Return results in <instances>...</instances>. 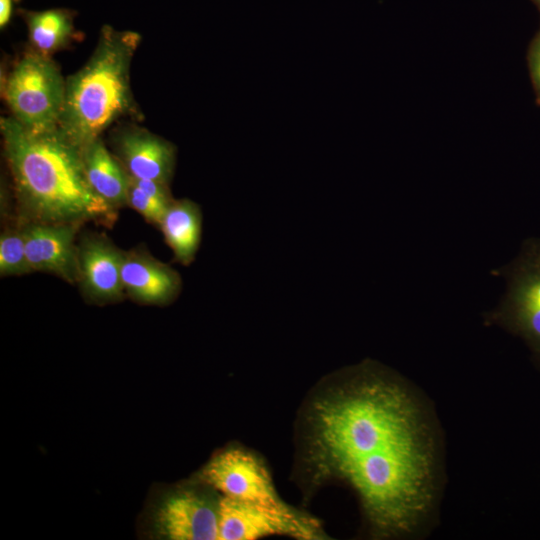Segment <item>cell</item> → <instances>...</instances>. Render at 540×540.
<instances>
[{
  "instance_id": "obj_1",
  "label": "cell",
  "mask_w": 540,
  "mask_h": 540,
  "mask_svg": "<svg viewBox=\"0 0 540 540\" xmlns=\"http://www.w3.org/2000/svg\"><path fill=\"white\" fill-rule=\"evenodd\" d=\"M301 424V463L313 486L348 484L374 536L423 528L438 498L439 441L430 410L406 381L364 361L320 385Z\"/></svg>"
},
{
  "instance_id": "obj_2",
  "label": "cell",
  "mask_w": 540,
  "mask_h": 540,
  "mask_svg": "<svg viewBox=\"0 0 540 540\" xmlns=\"http://www.w3.org/2000/svg\"><path fill=\"white\" fill-rule=\"evenodd\" d=\"M0 129L19 223L94 222L110 227L116 222L117 210L87 181L81 149L59 128L34 132L11 116L0 119Z\"/></svg>"
},
{
  "instance_id": "obj_3",
  "label": "cell",
  "mask_w": 540,
  "mask_h": 540,
  "mask_svg": "<svg viewBox=\"0 0 540 540\" xmlns=\"http://www.w3.org/2000/svg\"><path fill=\"white\" fill-rule=\"evenodd\" d=\"M141 35L101 28L84 66L66 78L59 130L78 148L91 143L120 119L139 117L130 84V67Z\"/></svg>"
},
{
  "instance_id": "obj_4",
  "label": "cell",
  "mask_w": 540,
  "mask_h": 540,
  "mask_svg": "<svg viewBox=\"0 0 540 540\" xmlns=\"http://www.w3.org/2000/svg\"><path fill=\"white\" fill-rule=\"evenodd\" d=\"M65 91L66 79L52 57L32 49L15 63L3 90L12 117L34 132L58 128Z\"/></svg>"
},
{
  "instance_id": "obj_5",
  "label": "cell",
  "mask_w": 540,
  "mask_h": 540,
  "mask_svg": "<svg viewBox=\"0 0 540 540\" xmlns=\"http://www.w3.org/2000/svg\"><path fill=\"white\" fill-rule=\"evenodd\" d=\"M493 274L507 279V292L486 322L522 338L540 365V238L526 239L518 256Z\"/></svg>"
},
{
  "instance_id": "obj_6",
  "label": "cell",
  "mask_w": 540,
  "mask_h": 540,
  "mask_svg": "<svg viewBox=\"0 0 540 540\" xmlns=\"http://www.w3.org/2000/svg\"><path fill=\"white\" fill-rule=\"evenodd\" d=\"M220 498L199 480L167 491L152 509L156 535L170 540L219 539Z\"/></svg>"
},
{
  "instance_id": "obj_7",
  "label": "cell",
  "mask_w": 540,
  "mask_h": 540,
  "mask_svg": "<svg viewBox=\"0 0 540 540\" xmlns=\"http://www.w3.org/2000/svg\"><path fill=\"white\" fill-rule=\"evenodd\" d=\"M219 539L254 540L265 536H289L301 540L324 538L315 518L285 505H254L221 495Z\"/></svg>"
},
{
  "instance_id": "obj_8",
  "label": "cell",
  "mask_w": 540,
  "mask_h": 540,
  "mask_svg": "<svg viewBox=\"0 0 540 540\" xmlns=\"http://www.w3.org/2000/svg\"><path fill=\"white\" fill-rule=\"evenodd\" d=\"M198 480L222 496L245 503L267 507L287 505L275 490L261 458L242 447L217 452L199 472Z\"/></svg>"
},
{
  "instance_id": "obj_9",
  "label": "cell",
  "mask_w": 540,
  "mask_h": 540,
  "mask_svg": "<svg viewBox=\"0 0 540 540\" xmlns=\"http://www.w3.org/2000/svg\"><path fill=\"white\" fill-rule=\"evenodd\" d=\"M78 246V282L86 301L105 305L122 301L121 268L124 251L102 233L81 235Z\"/></svg>"
},
{
  "instance_id": "obj_10",
  "label": "cell",
  "mask_w": 540,
  "mask_h": 540,
  "mask_svg": "<svg viewBox=\"0 0 540 540\" xmlns=\"http://www.w3.org/2000/svg\"><path fill=\"white\" fill-rule=\"evenodd\" d=\"M19 223V222H18ZM32 272H47L67 283L78 282L77 224L19 223Z\"/></svg>"
},
{
  "instance_id": "obj_11",
  "label": "cell",
  "mask_w": 540,
  "mask_h": 540,
  "mask_svg": "<svg viewBox=\"0 0 540 540\" xmlns=\"http://www.w3.org/2000/svg\"><path fill=\"white\" fill-rule=\"evenodd\" d=\"M112 148L130 177L169 185L176 161V149L169 141L145 128L129 125L113 133Z\"/></svg>"
},
{
  "instance_id": "obj_12",
  "label": "cell",
  "mask_w": 540,
  "mask_h": 540,
  "mask_svg": "<svg viewBox=\"0 0 540 540\" xmlns=\"http://www.w3.org/2000/svg\"><path fill=\"white\" fill-rule=\"evenodd\" d=\"M121 279L126 296L143 305L166 306L182 290L180 274L140 246L124 251Z\"/></svg>"
},
{
  "instance_id": "obj_13",
  "label": "cell",
  "mask_w": 540,
  "mask_h": 540,
  "mask_svg": "<svg viewBox=\"0 0 540 540\" xmlns=\"http://www.w3.org/2000/svg\"><path fill=\"white\" fill-rule=\"evenodd\" d=\"M81 154L92 190L115 210L127 206L130 176L102 138L83 147Z\"/></svg>"
},
{
  "instance_id": "obj_14",
  "label": "cell",
  "mask_w": 540,
  "mask_h": 540,
  "mask_svg": "<svg viewBox=\"0 0 540 540\" xmlns=\"http://www.w3.org/2000/svg\"><path fill=\"white\" fill-rule=\"evenodd\" d=\"M159 228L178 263L189 266L196 257L202 237V211L190 199L173 200Z\"/></svg>"
},
{
  "instance_id": "obj_15",
  "label": "cell",
  "mask_w": 540,
  "mask_h": 540,
  "mask_svg": "<svg viewBox=\"0 0 540 540\" xmlns=\"http://www.w3.org/2000/svg\"><path fill=\"white\" fill-rule=\"evenodd\" d=\"M26 22L31 49L51 56L76 38L75 12L65 8L42 11L20 9Z\"/></svg>"
},
{
  "instance_id": "obj_16",
  "label": "cell",
  "mask_w": 540,
  "mask_h": 540,
  "mask_svg": "<svg viewBox=\"0 0 540 540\" xmlns=\"http://www.w3.org/2000/svg\"><path fill=\"white\" fill-rule=\"evenodd\" d=\"M32 272L18 220L6 225L0 236V276H19Z\"/></svg>"
},
{
  "instance_id": "obj_17",
  "label": "cell",
  "mask_w": 540,
  "mask_h": 540,
  "mask_svg": "<svg viewBox=\"0 0 540 540\" xmlns=\"http://www.w3.org/2000/svg\"><path fill=\"white\" fill-rule=\"evenodd\" d=\"M127 206L137 211L148 223L159 226L169 205L165 206L152 199L130 180Z\"/></svg>"
},
{
  "instance_id": "obj_18",
  "label": "cell",
  "mask_w": 540,
  "mask_h": 540,
  "mask_svg": "<svg viewBox=\"0 0 540 540\" xmlns=\"http://www.w3.org/2000/svg\"><path fill=\"white\" fill-rule=\"evenodd\" d=\"M527 63L535 92L536 103L540 105V28L529 44Z\"/></svg>"
},
{
  "instance_id": "obj_19",
  "label": "cell",
  "mask_w": 540,
  "mask_h": 540,
  "mask_svg": "<svg viewBox=\"0 0 540 540\" xmlns=\"http://www.w3.org/2000/svg\"><path fill=\"white\" fill-rule=\"evenodd\" d=\"M130 180L149 197L157 202L168 206L174 199L169 191V185L152 179H137L130 177Z\"/></svg>"
},
{
  "instance_id": "obj_20",
  "label": "cell",
  "mask_w": 540,
  "mask_h": 540,
  "mask_svg": "<svg viewBox=\"0 0 540 540\" xmlns=\"http://www.w3.org/2000/svg\"><path fill=\"white\" fill-rule=\"evenodd\" d=\"M14 0H0V27L3 29L10 21Z\"/></svg>"
},
{
  "instance_id": "obj_21",
  "label": "cell",
  "mask_w": 540,
  "mask_h": 540,
  "mask_svg": "<svg viewBox=\"0 0 540 540\" xmlns=\"http://www.w3.org/2000/svg\"><path fill=\"white\" fill-rule=\"evenodd\" d=\"M534 5L538 8V10L540 11V0H531Z\"/></svg>"
},
{
  "instance_id": "obj_22",
  "label": "cell",
  "mask_w": 540,
  "mask_h": 540,
  "mask_svg": "<svg viewBox=\"0 0 540 540\" xmlns=\"http://www.w3.org/2000/svg\"><path fill=\"white\" fill-rule=\"evenodd\" d=\"M14 2L18 3V2H20V0H14Z\"/></svg>"
}]
</instances>
